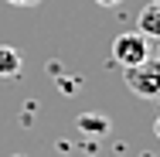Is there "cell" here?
I'll list each match as a JSON object with an SVG mask.
<instances>
[{
    "mask_svg": "<svg viewBox=\"0 0 160 157\" xmlns=\"http://www.w3.org/2000/svg\"><path fill=\"white\" fill-rule=\"evenodd\" d=\"M123 79H126V89L136 96H143V99H157L160 96V62L153 58H147V62L140 65H129L123 68Z\"/></svg>",
    "mask_w": 160,
    "mask_h": 157,
    "instance_id": "1",
    "label": "cell"
},
{
    "mask_svg": "<svg viewBox=\"0 0 160 157\" xmlns=\"http://www.w3.org/2000/svg\"><path fill=\"white\" fill-rule=\"evenodd\" d=\"M150 58V41L140 31H123L112 38V62L119 68H129V65H140Z\"/></svg>",
    "mask_w": 160,
    "mask_h": 157,
    "instance_id": "2",
    "label": "cell"
},
{
    "mask_svg": "<svg viewBox=\"0 0 160 157\" xmlns=\"http://www.w3.org/2000/svg\"><path fill=\"white\" fill-rule=\"evenodd\" d=\"M136 31L147 41H160V0H150L140 14H136Z\"/></svg>",
    "mask_w": 160,
    "mask_h": 157,
    "instance_id": "3",
    "label": "cell"
},
{
    "mask_svg": "<svg viewBox=\"0 0 160 157\" xmlns=\"http://www.w3.org/2000/svg\"><path fill=\"white\" fill-rule=\"evenodd\" d=\"M75 126L85 133V137H106L109 133V116H102V113H78L75 116Z\"/></svg>",
    "mask_w": 160,
    "mask_h": 157,
    "instance_id": "4",
    "label": "cell"
},
{
    "mask_svg": "<svg viewBox=\"0 0 160 157\" xmlns=\"http://www.w3.org/2000/svg\"><path fill=\"white\" fill-rule=\"evenodd\" d=\"M21 55H17V48H10V44H0V79H14V75H21Z\"/></svg>",
    "mask_w": 160,
    "mask_h": 157,
    "instance_id": "5",
    "label": "cell"
},
{
    "mask_svg": "<svg viewBox=\"0 0 160 157\" xmlns=\"http://www.w3.org/2000/svg\"><path fill=\"white\" fill-rule=\"evenodd\" d=\"M7 3H14V7H34V3H41V0H7Z\"/></svg>",
    "mask_w": 160,
    "mask_h": 157,
    "instance_id": "6",
    "label": "cell"
},
{
    "mask_svg": "<svg viewBox=\"0 0 160 157\" xmlns=\"http://www.w3.org/2000/svg\"><path fill=\"white\" fill-rule=\"evenodd\" d=\"M99 7H116V3H119V0H96Z\"/></svg>",
    "mask_w": 160,
    "mask_h": 157,
    "instance_id": "7",
    "label": "cell"
},
{
    "mask_svg": "<svg viewBox=\"0 0 160 157\" xmlns=\"http://www.w3.org/2000/svg\"><path fill=\"white\" fill-rule=\"evenodd\" d=\"M153 130H157V137H160V120H157V126H153Z\"/></svg>",
    "mask_w": 160,
    "mask_h": 157,
    "instance_id": "8",
    "label": "cell"
},
{
    "mask_svg": "<svg viewBox=\"0 0 160 157\" xmlns=\"http://www.w3.org/2000/svg\"><path fill=\"white\" fill-rule=\"evenodd\" d=\"M157 62H160V41H157Z\"/></svg>",
    "mask_w": 160,
    "mask_h": 157,
    "instance_id": "9",
    "label": "cell"
},
{
    "mask_svg": "<svg viewBox=\"0 0 160 157\" xmlns=\"http://www.w3.org/2000/svg\"><path fill=\"white\" fill-rule=\"evenodd\" d=\"M157 102H160V96H157Z\"/></svg>",
    "mask_w": 160,
    "mask_h": 157,
    "instance_id": "10",
    "label": "cell"
}]
</instances>
